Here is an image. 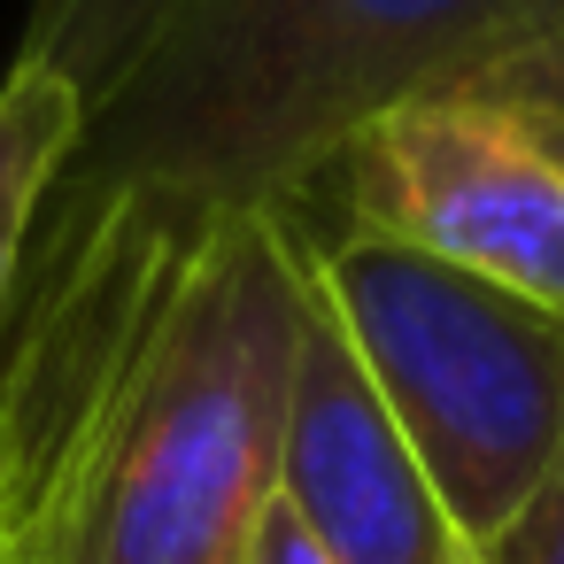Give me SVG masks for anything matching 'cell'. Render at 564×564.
Wrapping results in <instances>:
<instances>
[{"label":"cell","mask_w":564,"mask_h":564,"mask_svg":"<svg viewBox=\"0 0 564 564\" xmlns=\"http://www.w3.org/2000/svg\"><path fill=\"white\" fill-rule=\"evenodd\" d=\"M302 317L294 217H217L148 340L0 479V549L40 564H240L279 502Z\"/></svg>","instance_id":"2"},{"label":"cell","mask_w":564,"mask_h":564,"mask_svg":"<svg viewBox=\"0 0 564 564\" xmlns=\"http://www.w3.org/2000/svg\"><path fill=\"white\" fill-rule=\"evenodd\" d=\"M564 63V0H178L86 109L24 263L194 256L232 209H302L387 109Z\"/></svg>","instance_id":"1"},{"label":"cell","mask_w":564,"mask_h":564,"mask_svg":"<svg viewBox=\"0 0 564 564\" xmlns=\"http://www.w3.org/2000/svg\"><path fill=\"white\" fill-rule=\"evenodd\" d=\"M178 0H32L24 17V63H47L78 86V101L94 109L132 63L140 47L171 24Z\"/></svg>","instance_id":"6"},{"label":"cell","mask_w":564,"mask_h":564,"mask_svg":"<svg viewBox=\"0 0 564 564\" xmlns=\"http://www.w3.org/2000/svg\"><path fill=\"white\" fill-rule=\"evenodd\" d=\"M240 564H333L325 549H317V533L286 510V495L263 510V525H256V541H248V556Z\"/></svg>","instance_id":"7"},{"label":"cell","mask_w":564,"mask_h":564,"mask_svg":"<svg viewBox=\"0 0 564 564\" xmlns=\"http://www.w3.org/2000/svg\"><path fill=\"white\" fill-rule=\"evenodd\" d=\"M294 232L464 564H502L564 464V317L348 225L294 217Z\"/></svg>","instance_id":"3"},{"label":"cell","mask_w":564,"mask_h":564,"mask_svg":"<svg viewBox=\"0 0 564 564\" xmlns=\"http://www.w3.org/2000/svg\"><path fill=\"white\" fill-rule=\"evenodd\" d=\"M78 132H86L78 86L63 70H47V63H24L17 55L9 78H0V317H9V302H17L40 202L63 178Z\"/></svg>","instance_id":"5"},{"label":"cell","mask_w":564,"mask_h":564,"mask_svg":"<svg viewBox=\"0 0 564 564\" xmlns=\"http://www.w3.org/2000/svg\"><path fill=\"white\" fill-rule=\"evenodd\" d=\"M0 564H40V556H9V549H0Z\"/></svg>","instance_id":"9"},{"label":"cell","mask_w":564,"mask_h":564,"mask_svg":"<svg viewBox=\"0 0 564 564\" xmlns=\"http://www.w3.org/2000/svg\"><path fill=\"white\" fill-rule=\"evenodd\" d=\"M502 564H564V464H556V479H549L541 510L525 518V533L502 549Z\"/></svg>","instance_id":"8"},{"label":"cell","mask_w":564,"mask_h":564,"mask_svg":"<svg viewBox=\"0 0 564 564\" xmlns=\"http://www.w3.org/2000/svg\"><path fill=\"white\" fill-rule=\"evenodd\" d=\"M279 495L333 564H464L394 410L379 402L364 356L348 348L317 286H310L302 356H294Z\"/></svg>","instance_id":"4"}]
</instances>
